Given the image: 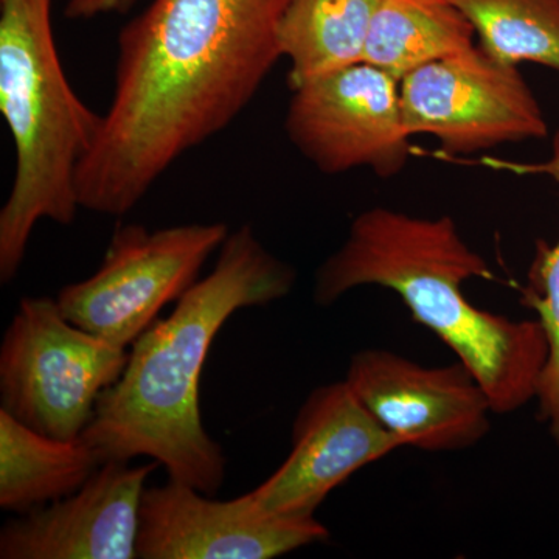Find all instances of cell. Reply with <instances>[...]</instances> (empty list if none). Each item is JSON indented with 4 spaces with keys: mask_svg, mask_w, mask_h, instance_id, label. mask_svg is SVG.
Wrapping results in <instances>:
<instances>
[{
    "mask_svg": "<svg viewBox=\"0 0 559 559\" xmlns=\"http://www.w3.org/2000/svg\"><path fill=\"white\" fill-rule=\"evenodd\" d=\"M290 0H153L124 25L98 138L81 164V209L131 212L190 150L248 108L282 58Z\"/></svg>",
    "mask_w": 559,
    "mask_h": 559,
    "instance_id": "1",
    "label": "cell"
},
{
    "mask_svg": "<svg viewBox=\"0 0 559 559\" xmlns=\"http://www.w3.org/2000/svg\"><path fill=\"white\" fill-rule=\"evenodd\" d=\"M296 280V270L264 248L252 227L230 231L207 277L131 345L127 369L103 393L81 437L103 462L153 459L168 479L215 496L226 479V455L200 409L210 347L231 314L283 299Z\"/></svg>",
    "mask_w": 559,
    "mask_h": 559,
    "instance_id": "2",
    "label": "cell"
},
{
    "mask_svg": "<svg viewBox=\"0 0 559 559\" xmlns=\"http://www.w3.org/2000/svg\"><path fill=\"white\" fill-rule=\"evenodd\" d=\"M474 278L495 274L451 216H415L380 205L353 219L341 248L316 272L312 293L319 307L360 286L399 294L412 318L468 367L495 414H511L536 399L546 333L538 319L514 320L471 304L462 286Z\"/></svg>",
    "mask_w": 559,
    "mask_h": 559,
    "instance_id": "3",
    "label": "cell"
},
{
    "mask_svg": "<svg viewBox=\"0 0 559 559\" xmlns=\"http://www.w3.org/2000/svg\"><path fill=\"white\" fill-rule=\"evenodd\" d=\"M51 0H0V112L14 145V179L0 210V280L16 277L43 219L79 213V171L100 132L62 68Z\"/></svg>",
    "mask_w": 559,
    "mask_h": 559,
    "instance_id": "4",
    "label": "cell"
},
{
    "mask_svg": "<svg viewBox=\"0 0 559 559\" xmlns=\"http://www.w3.org/2000/svg\"><path fill=\"white\" fill-rule=\"evenodd\" d=\"M128 359V348L70 322L57 299L24 297L0 345V409L55 439H80Z\"/></svg>",
    "mask_w": 559,
    "mask_h": 559,
    "instance_id": "5",
    "label": "cell"
},
{
    "mask_svg": "<svg viewBox=\"0 0 559 559\" xmlns=\"http://www.w3.org/2000/svg\"><path fill=\"white\" fill-rule=\"evenodd\" d=\"M229 234L224 223L117 227L97 272L58 294L62 314L80 329L131 347L168 304L198 282Z\"/></svg>",
    "mask_w": 559,
    "mask_h": 559,
    "instance_id": "6",
    "label": "cell"
},
{
    "mask_svg": "<svg viewBox=\"0 0 559 559\" xmlns=\"http://www.w3.org/2000/svg\"><path fill=\"white\" fill-rule=\"evenodd\" d=\"M400 91L407 132L430 135L451 156L549 134L520 66L492 57L479 44L407 73Z\"/></svg>",
    "mask_w": 559,
    "mask_h": 559,
    "instance_id": "7",
    "label": "cell"
},
{
    "mask_svg": "<svg viewBox=\"0 0 559 559\" xmlns=\"http://www.w3.org/2000/svg\"><path fill=\"white\" fill-rule=\"evenodd\" d=\"M290 92L286 134L319 171L392 179L409 164L400 80L385 70L362 61Z\"/></svg>",
    "mask_w": 559,
    "mask_h": 559,
    "instance_id": "8",
    "label": "cell"
},
{
    "mask_svg": "<svg viewBox=\"0 0 559 559\" xmlns=\"http://www.w3.org/2000/svg\"><path fill=\"white\" fill-rule=\"evenodd\" d=\"M345 381L401 448L462 451L491 428V401L460 360L423 366L389 349H362L349 359Z\"/></svg>",
    "mask_w": 559,
    "mask_h": 559,
    "instance_id": "9",
    "label": "cell"
},
{
    "mask_svg": "<svg viewBox=\"0 0 559 559\" xmlns=\"http://www.w3.org/2000/svg\"><path fill=\"white\" fill-rule=\"evenodd\" d=\"M316 516L272 513L253 498L216 500L168 479L143 491L138 558L272 559L329 539Z\"/></svg>",
    "mask_w": 559,
    "mask_h": 559,
    "instance_id": "10",
    "label": "cell"
},
{
    "mask_svg": "<svg viewBox=\"0 0 559 559\" xmlns=\"http://www.w3.org/2000/svg\"><path fill=\"white\" fill-rule=\"evenodd\" d=\"M290 444L285 462L252 489L264 509L286 516H314L353 474L401 448L345 380L312 390L294 419Z\"/></svg>",
    "mask_w": 559,
    "mask_h": 559,
    "instance_id": "11",
    "label": "cell"
},
{
    "mask_svg": "<svg viewBox=\"0 0 559 559\" xmlns=\"http://www.w3.org/2000/svg\"><path fill=\"white\" fill-rule=\"evenodd\" d=\"M157 466L108 460L79 491L7 522L0 558H138L140 506Z\"/></svg>",
    "mask_w": 559,
    "mask_h": 559,
    "instance_id": "12",
    "label": "cell"
},
{
    "mask_svg": "<svg viewBox=\"0 0 559 559\" xmlns=\"http://www.w3.org/2000/svg\"><path fill=\"white\" fill-rule=\"evenodd\" d=\"M83 437L61 440L0 409V507L16 514L79 491L103 465Z\"/></svg>",
    "mask_w": 559,
    "mask_h": 559,
    "instance_id": "13",
    "label": "cell"
},
{
    "mask_svg": "<svg viewBox=\"0 0 559 559\" xmlns=\"http://www.w3.org/2000/svg\"><path fill=\"white\" fill-rule=\"evenodd\" d=\"M381 0H290L278 27V50L288 61V84H304L364 61Z\"/></svg>",
    "mask_w": 559,
    "mask_h": 559,
    "instance_id": "14",
    "label": "cell"
},
{
    "mask_svg": "<svg viewBox=\"0 0 559 559\" xmlns=\"http://www.w3.org/2000/svg\"><path fill=\"white\" fill-rule=\"evenodd\" d=\"M476 31L450 0H381L364 61L395 79L473 49Z\"/></svg>",
    "mask_w": 559,
    "mask_h": 559,
    "instance_id": "15",
    "label": "cell"
},
{
    "mask_svg": "<svg viewBox=\"0 0 559 559\" xmlns=\"http://www.w3.org/2000/svg\"><path fill=\"white\" fill-rule=\"evenodd\" d=\"M492 57L559 72V0H450Z\"/></svg>",
    "mask_w": 559,
    "mask_h": 559,
    "instance_id": "16",
    "label": "cell"
},
{
    "mask_svg": "<svg viewBox=\"0 0 559 559\" xmlns=\"http://www.w3.org/2000/svg\"><path fill=\"white\" fill-rule=\"evenodd\" d=\"M514 171L550 176L559 189V123L551 142V156L532 165H511ZM525 304L538 316L547 340V359L540 373L536 403L551 439L559 448V238L555 245L538 241L524 290Z\"/></svg>",
    "mask_w": 559,
    "mask_h": 559,
    "instance_id": "17",
    "label": "cell"
},
{
    "mask_svg": "<svg viewBox=\"0 0 559 559\" xmlns=\"http://www.w3.org/2000/svg\"><path fill=\"white\" fill-rule=\"evenodd\" d=\"M121 10H127V0H69L66 16L69 20H92Z\"/></svg>",
    "mask_w": 559,
    "mask_h": 559,
    "instance_id": "18",
    "label": "cell"
},
{
    "mask_svg": "<svg viewBox=\"0 0 559 559\" xmlns=\"http://www.w3.org/2000/svg\"><path fill=\"white\" fill-rule=\"evenodd\" d=\"M134 2H135V0H127V9H130L132 3H134Z\"/></svg>",
    "mask_w": 559,
    "mask_h": 559,
    "instance_id": "19",
    "label": "cell"
}]
</instances>
